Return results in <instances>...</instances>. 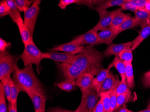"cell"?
<instances>
[{
  "label": "cell",
  "mask_w": 150,
  "mask_h": 112,
  "mask_svg": "<svg viewBox=\"0 0 150 112\" xmlns=\"http://www.w3.org/2000/svg\"><path fill=\"white\" fill-rule=\"evenodd\" d=\"M103 52L99 51L93 46L88 45L77 55L71 63H58L57 67L65 79L76 80L77 77L84 73L96 76L103 69Z\"/></svg>",
  "instance_id": "6da1fadb"
},
{
  "label": "cell",
  "mask_w": 150,
  "mask_h": 112,
  "mask_svg": "<svg viewBox=\"0 0 150 112\" xmlns=\"http://www.w3.org/2000/svg\"><path fill=\"white\" fill-rule=\"evenodd\" d=\"M13 81L20 91L36 93L46 98V92L30 64L20 69L17 65L13 72Z\"/></svg>",
  "instance_id": "7a4b0ae2"
},
{
  "label": "cell",
  "mask_w": 150,
  "mask_h": 112,
  "mask_svg": "<svg viewBox=\"0 0 150 112\" xmlns=\"http://www.w3.org/2000/svg\"><path fill=\"white\" fill-rule=\"evenodd\" d=\"M24 45V50L19 56V58L23 62L25 67L30 64H35L37 66L38 74H40L41 70L40 63L44 59L42 56L44 53L42 52L35 45L33 40V37L31 38L30 41Z\"/></svg>",
  "instance_id": "3957f363"
},
{
  "label": "cell",
  "mask_w": 150,
  "mask_h": 112,
  "mask_svg": "<svg viewBox=\"0 0 150 112\" xmlns=\"http://www.w3.org/2000/svg\"><path fill=\"white\" fill-rule=\"evenodd\" d=\"M19 57L10 53L9 51L0 53V80L11 76L17 65Z\"/></svg>",
  "instance_id": "277c9868"
},
{
  "label": "cell",
  "mask_w": 150,
  "mask_h": 112,
  "mask_svg": "<svg viewBox=\"0 0 150 112\" xmlns=\"http://www.w3.org/2000/svg\"><path fill=\"white\" fill-rule=\"evenodd\" d=\"M99 97V94L94 88L82 95L81 103L75 112H92Z\"/></svg>",
  "instance_id": "5b68a950"
},
{
  "label": "cell",
  "mask_w": 150,
  "mask_h": 112,
  "mask_svg": "<svg viewBox=\"0 0 150 112\" xmlns=\"http://www.w3.org/2000/svg\"><path fill=\"white\" fill-rule=\"evenodd\" d=\"M39 11V5L36 1H34L33 5L24 12V22L29 29L32 37H33L35 30Z\"/></svg>",
  "instance_id": "8992f818"
},
{
  "label": "cell",
  "mask_w": 150,
  "mask_h": 112,
  "mask_svg": "<svg viewBox=\"0 0 150 112\" xmlns=\"http://www.w3.org/2000/svg\"><path fill=\"white\" fill-rule=\"evenodd\" d=\"M121 11H122L121 9H119L112 11H108L105 10L100 12L99 13V22L93 28V29L98 32L99 31H103L108 28L115 16Z\"/></svg>",
  "instance_id": "52a82bcc"
},
{
  "label": "cell",
  "mask_w": 150,
  "mask_h": 112,
  "mask_svg": "<svg viewBox=\"0 0 150 112\" xmlns=\"http://www.w3.org/2000/svg\"><path fill=\"white\" fill-rule=\"evenodd\" d=\"M97 31L92 29L85 34L77 36L75 37L70 43L79 46H83L88 44L93 46L96 44L97 40Z\"/></svg>",
  "instance_id": "ba28073f"
},
{
  "label": "cell",
  "mask_w": 150,
  "mask_h": 112,
  "mask_svg": "<svg viewBox=\"0 0 150 112\" xmlns=\"http://www.w3.org/2000/svg\"><path fill=\"white\" fill-rule=\"evenodd\" d=\"M94 76L90 73H84L77 77L76 80V86L81 89L82 95L93 88Z\"/></svg>",
  "instance_id": "9c48e42d"
},
{
  "label": "cell",
  "mask_w": 150,
  "mask_h": 112,
  "mask_svg": "<svg viewBox=\"0 0 150 112\" xmlns=\"http://www.w3.org/2000/svg\"><path fill=\"white\" fill-rule=\"evenodd\" d=\"M42 56L43 58L51 59L59 63H71L76 58V55L54 51L44 53Z\"/></svg>",
  "instance_id": "30bf717a"
},
{
  "label": "cell",
  "mask_w": 150,
  "mask_h": 112,
  "mask_svg": "<svg viewBox=\"0 0 150 112\" xmlns=\"http://www.w3.org/2000/svg\"><path fill=\"white\" fill-rule=\"evenodd\" d=\"M119 33L114 28L108 27L98 33L97 40L96 44H109L117 36Z\"/></svg>",
  "instance_id": "8fae6325"
},
{
  "label": "cell",
  "mask_w": 150,
  "mask_h": 112,
  "mask_svg": "<svg viewBox=\"0 0 150 112\" xmlns=\"http://www.w3.org/2000/svg\"><path fill=\"white\" fill-rule=\"evenodd\" d=\"M108 45V48L103 52L105 57L112 56H118L121 51L127 47H131L132 42L120 44H114L112 42Z\"/></svg>",
  "instance_id": "7c38bea8"
},
{
  "label": "cell",
  "mask_w": 150,
  "mask_h": 112,
  "mask_svg": "<svg viewBox=\"0 0 150 112\" xmlns=\"http://www.w3.org/2000/svg\"><path fill=\"white\" fill-rule=\"evenodd\" d=\"M84 47V46H79V45H75V44H71L70 42H68V43L55 46V47L49 49V50L53 51H61L68 53L69 54L75 55L76 54H78L82 50H83Z\"/></svg>",
  "instance_id": "4fadbf2b"
},
{
  "label": "cell",
  "mask_w": 150,
  "mask_h": 112,
  "mask_svg": "<svg viewBox=\"0 0 150 112\" xmlns=\"http://www.w3.org/2000/svg\"><path fill=\"white\" fill-rule=\"evenodd\" d=\"M119 82L117 76H114L112 72H109L105 81L101 85L98 92V94L103 92L111 91L115 87L117 86Z\"/></svg>",
  "instance_id": "5bb4252c"
},
{
  "label": "cell",
  "mask_w": 150,
  "mask_h": 112,
  "mask_svg": "<svg viewBox=\"0 0 150 112\" xmlns=\"http://www.w3.org/2000/svg\"><path fill=\"white\" fill-rule=\"evenodd\" d=\"M26 93L33 102L35 112H44L45 111L46 98L30 92H27Z\"/></svg>",
  "instance_id": "9a60e30c"
},
{
  "label": "cell",
  "mask_w": 150,
  "mask_h": 112,
  "mask_svg": "<svg viewBox=\"0 0 150 112\" xmlns=\"http://www.w3.org/2000/svg\"><path fill=\"white\" fill-rule=\"evenodd\" d=\"M149 35H150V21L142 27L141 30L138 36L132 41V50L134 51L136 49Z\"/></svg>",
  "instance_id": "2e32d148"
},
{
  "label": "cell",
  "mask_w": 150,
  "mask_h": 112,
  "mask_svg": "<svg viewBox=\"0 0 150 112\" xmlns=\"http://www.w3.org/2000/svg\"><path fill=\"white\" fill-rule=\"evenodd\" d=\"M16 23L19 29L23 42L24 45H25L30 41V39L32 37L30 31L24 23V21L23 20L21 16H20L17 19Z\"/></svg>",
  "instance_id": "e0dca14e"
},
{
  "label": "cell",
  "mask_w": 150,
  "mask_h": 112,
  "mask_svg": "<svg viewBox=\"0 0 150 112\" xmlns=\"http://www.w3.org/2000/svg\"><path fill=\"white\" fill-rule=\"evenodd\" d=\"M109 67L112 68L115 67L117 70L120 77L121 81L123 82L126 81V66L124 61L120 58L119 56H115L112 62L108 66Z\"/></svg>",
  "instance_id": "ac0fdd59"
},
{
  "label": "cell",
  "mask_w": 150,
  "mask_h": 112,
  "mask_svg": "<svg viewBox=\"0 0 150 112\" xmlns=\"http://www.w3.org/2000/svg\"><path fill=\"white\" fill-rule=\"evenodd\" d=\"M111 68L108 67L106 69H102L96 75V77L94 78L93 81V88L98 93L101 85L103 83L105 79L108 75Z\"/></svg>",
  "instance_id": "d6986e66"
},
{
  "label": "cell",
  "mask_w": 150,
  "mask_h": 112,
  "mask_svg": "<svg viewBox=\"0 0 150 112\" xmlns=\"http://www.w3.org/2000/svg\"><path fill=\"white\" fill-rule=\"evenodd\" d=\"M135 17L139 22V26H144L150 21V10H137L134 11Z\"/></svg>",
  "instance_id": "ffe728a7"
},
{
  "label": "cell",
  "mask_w": 150,
  "mask_h": 112,
  "mask_svg": "<svg viewBox=\"0 0 150 112\" xmlns=\"http://www.w3.org/2000/svg\"><path fill=\"white\" fill-rule=\"evenodd\" d=\"M124 62L126 66V81L129 88L132 89L134 87L135 81L132 63Z\"/></svg>",
  "instance_id": "44dd1931"
},
{
  "label": "cell",
  "mask_w": 150,
  "mask_h": 112,
  "mask_svg": "<svg viewBox=\"0 0 150 112\" xmlns=\"http://www.w3.org/2000/svg\"><path fill=\"white\" fill-rule=\"evenodd\" d=\"M127 1L128 0H108L105 3L97 6L95 8V10L98 12L99 13L102 11L107 10V9H108L110 7L115 6H120Z\"/></svg>",
  "instance_id": "7402d4cb"
},
{
  "label": "cell",
  "mask_w": 150,
  "mask_h": 112,
  "mask_svg": "<svg viewBox=\"0 0 150 112\" xmlns=\"http://www.w3.org/2000/svg\"><path fill=\"white\" fill-rule=\"evenodd\" d=\"M138 26H139V22L138 19L135 17H130L116 29L117 30L120 34V33L124 31L131 29Z\"/></svg>",
  "instance_id": "603a6c76"
},
{
  "label": "cell",
  "mask_w": 150,
  "mask_h": 112,
  "mask_svg": "<svg viewBox=\"0 0 150 112\" xmlns=\"http://www.w3.org/2000/svg\"><path fill=\"white\" fill-rule=\"evenodd\" d=\"M130 17V15L125 14L121 11L115 16L109 27L117 29Z\"/></svg>",
  "instance_id": "cb8c5ba5"
},
{
  "label": "cell",
  "mask_w": 150,
  "mask_h": 112,
  "mask_svg": "<svg viewBox=\"0 0 150 112\" xmlns=\"http://www.w3.org/2000/svg\"><path fill=\"white\" fill-rule=\"evenodd\" d=\"M6 2L10 10L9 15L12 20L14 22H16L17 19L21 16V15L15 0H6Z\"/></svg>",
  "instance_id": "d4e9b609"
},
{
  "label": "cell",
  "mask_w": 150,
  "mask_h": 112,
  "mask_svg": "<svg viewBox=\"0 0 150 112\" xmlns=\"http://www.w3.org/2000/svg\"><path fill=\"white\" fill-rule=\"evenodd\" d=\"M11 104L13 109L17 110V99L19 92H21L13 82L12 79L11 81Z\"/></svg>",
  "instance_id": "484cf974"
},
{
  "label": "cell",
  "mask_w": 150,
  "mask_h": 112,
  "mask_svg": "<svg viewBox=\"0 0 150 112\" xmlns=\"http://www.w3.org/2000/svg\"><path fill=\"white\" fill-rule=\"evenodd\" d=\"M59 88L66 92H71L76 89V83L75 80L65 79V80L56 83Z\"/></svg>",
  "instance_id": "4316f807"
},
{
  "label": "cell",
  "mask_w": 150,
  "mask_h": 112,
  "mask_svg": "<svg viewBox=\"0 0 150 112\" xmlns=\"http://www.w3.org/2000/svg\"><path fill=\"white\" fill-rule=\"evenodd\" d=\"M131 93H126L117 96V105L114 112L123 105L132 101L133 96L131 95Z\"/></svg>",
  "instance_id": "83f0119b"
},
{
  "label": "cell",
  "mask_w": 150,
  "mask_h": 112,
  "mask_svg": "<svg viewBox=\"0 0 150 112\" xmlns=\"http://www.w3.org/2000/svg\"><path fill=\"white\" fill-rule=\"evenodd\" d=\"M11 76H9L5 77L1 80V83L4 88L6 98L9 103H11Z\"/></svg>",
  "instance_id": "f1b7e54d"
},
{
  "label": "cell",
  "mask_w": 150,
  "mask_h": 112,
  "mask_svg": "<svg viewBox=\"0 0 150 112\" xmlns=\"http://www.w3.org/2000/svg\"><path fill=\"white\" fill-rule=\"evenodd\" d=\"M100 99L104 106L105 112H110L111 106V91L99 93Z\"/></svg>",
  "instance_id": "f546056e"
},
{
  "label": "cell",
  "mask_w": 150,
  "mask_h": 112,
  "mask_svg": "<svg viewBox=\"0 0 150 112\" xmlns=\"http://www.w3.org/2000/svg\"><path fill=\"white\" fill-rule=\"evenodd\" d=\"M137 10H150V0H129Z\"/></svg>",
  "instance_id": "4dcf8cb0"
},
{
  "label": "cell",
  "mask_w": 150,
  "mask_h": 112,
  "mask_svg": "<svg viewBox=\"0 0 150 112\" xmlns=\"http://www.w3.org/2000/svg\"><path fill=\"white\" fill-rule=\"evenodd\" d=\"M119 57L125 62L132 63L133 60V50L131 47H128L120 53Z\"/></svg>",
  "instance_id": "1f68e13d"
},
{
  "label": "cell",
  "mask_w": 150,
  "mask_h": 112,
  "mask_svg": "<svg viewBox=\"0 0 150 112\" xmlns=\"http://www.w3.org/2000/svg\"><path fill=\"white\" fill-rule=\"evenodd\" d=\"M6 96L4 88L2 83H0V112H8V107L7 106Z\"/></svg>",
  "instance_id": "d6a6232c"
},
{
  "label": "cell",
  "mask_w": 150,
  "mask_h": 112,
  "mask_svg": "<svg viewBox=\"0 0 150 112\" xmlns=\"http://www.w3.org/2000/svg\"><path fill=\"white\" fill-rule=\"evenodd\" d=\"M19 11L25 12L34 2V0H15Z\"/></svg>",
  "instance_id": "836d02e7"
},
{
  "label": "cell",
  "mask_w": 150,
  "mask_h": 112,
  "mask_svg": "<svg viewBox=\"0 0 150 112\" xmlns=\"http://www.w3.org/2000/svg\"><path fill=\"white\" fill-rule=\"evenodd\" d=\"M126 93H131L130 88L128 87L127 81L123 82L121 81L118 83L117 88V96Z\"/></svg>",
  "instance_id": "e575fe53"
},
{
  "label": "cell",
  "mask_w": 150,
  "mask_h": 112,
  "mask_svg": "<svg viewBox=\"0 0 150 112\" xmlns=\"http://www.w3.org/2000/svg\"><path fill=\"white\" fill-rule=\"evenodd\" d=\"M117 86L115 87L111 91V106H110V112H114L117 105Z\"/></svg>",
  "instance_id": "d590c367"
},
{
  "label": "cell",
  "mask_w": 150,
  "mask_h": 112,
  "mask_svg": "<svg viewBox=\"0 0 150 112\" xmlns=\"http://www.w3.org/2000/svg\"><path fill=\"white\" fill-rule=\"evenodd\" d=\"M10 10L6 0H2L0 2V17H4L9 15Z\"/></svg>",
  "instance_id": "8d00e7d4"
},
{
  "label": "cell",
  "mask_w": 150,
  "mask_h": 112,
  "mask_svg": "<svg viewBox=\"0 0 150 112\" xmlns=\"http://www.w3.org/2000/svg\"><path fill=\"white\" fill-rule=\"evenodd\" d=\"M142 83L145 88H150V71L144 74L142 77Z\"/></svg>",
  "instance_id": "74e56055"
},
{
  "label": "cell",
  "mask_w": 150,
  "mask_h": 112,
  "mask_svg": "<svg viewBox=\"0 0 150 112\" xmlns=\"http://www.w3.org/2000/svg\"><path fill=\"white\" fill-rule=\"evenodd\" d=\"M73 3L77 4V1L76 0H60L59 1V6L62 10H65L67 6Z\"/></svg>",
  "instance_id": "f35d334b"
},
{
  "label": "cell",
  "mask_w": 150,
  "mask_h": 112,
  "mask_svg": "<svg viewBox=\"0 0 150 112\" xmlns=\"http://www.w3.org/2000/svg\"><path fill=\"white\" fill-rule=\"evenodd\" d=\"M10 42H7L4 39L0 38V53H3L7 51V49L11 47Z\"/></svg>",
  "instance_id": "ab89813d"
},
{
  "label": "cell",
  "mask_w": 150,
  "mask_h": 112,
  "mask_svg": "<svg viewBox=\"0 0 150 112\" xmlns=\"http://www.w3.org/2000/svg\"><path fill=\"white\" fill-rule=\"evenodd\" d=\"M120 7L121 8L120 9L122 10H132L134 12L137 10L136 8H135L134 6L131 4L129 0H128L122 5H121L120 6Z\"/></svg>",
  "instance_id": "60d3db41"
},
{
  "label": "cell",
  "mask_w": 150,
  "mask_h": 112,
  "mask_svg": "<svg viewBox=\"0 0 150 112\" xmlns=\"http://www.w3.org/2000/svg\"><path fill=\"white\" fill-rule=\"evenodd\" d=\"M93 112H105L104 106L102 101L100 100L95 105L94 109L93 110Z\"/></svg>",
  "instance_id": "b9f144b4"
},
{
  "label": "cell",
  "mask_w": 150,
  "mask_h": 112,
  "mask_svg": "<svg viewBox=\"0 0 150 112\" xmlns=\"http://www.w3.org/2000/svg\"><path fill=\"white\" fill-rule=\"evenodd\" d=\"M93 0H78L77 4L86 5L89 8H93Z\"/></svg>",
  "instance_id": "7bdbcfd3"
},
{
  "label": "cell",
  "mask_w": 150,
  "mask_h": 112,
  "mask_svg": "<svg viewBox=\"0 0 150 112\" xmlns=\"http://www.w3.org/2000/svg\"><path fill=\"white\" fill-rule=\"evenodd\" d=\"M116 112H132L133 111L132 110H129L126 107V104H124L122 106L120 107V108L117 109L116 110Z\"/></svg>",
  "instance_id": "ee69618b"
},
{
  "label": "cell",
  "mask_w": 150,
  "mask_h": 112,
  "mask_svg": "<svg viewBox=\"0 0 150 112\" xmlns=\"http://www.w3.org/2000/svg\"><path fill=\"white\" fill-rule=\"evenodd\" d=\"M108 0H93V6H95V5H97V6H99V5L105 3Z\"/></svg>",
  "instance_id": "f6af8a7d"
},
{
  "label": "cell",
  "mask_w": 150,
  "mask_h": 112,
  "mask_svg": "<svg viewBox=\"0 0 150 112\" xmlns=\"http://www.w3.org/2000/svg\"><path fill=\"white\" fill-rule=\"evenodd\" d=\"M8 110L9 112H18L17 110H16L15 109H13L12 106L11 104L9 103L8 106Z\"/></svg>",
  "instance_id": "bcb514c9"
},
{
  "label": "cell",
  "mask_w": 150,
  "mask_h": 112,
  "mask_svg": "<svg viewBox=\"0 0 150 112\" xmlns=\"http://www.w3.org/2000/svg\"><path fill=\"white\" fill-rule=\"evenodd\" d=\"M140 112H150V109L146 108L144 110H141V111H139Z\"/></svg>",
  "instance_id": "7dc6e473"
},
{
  "label": "cell",
  "mask_w": 150,
  "mask_h": 112,
  "mask_svg": "<svg viewBox=\"0 0 150 112\" xmlns=\"http://www.w3.org/2000/svg\"><path fill=\"white\" fill-rule=\"evenodd\" d=\"M34 1H36L39 5L40 4V2H41V1H42V0H34Z\"/></svg>",
  "instance_id": "c3c4849f"
},
{
  "label": "cell",
  "mask_w": 150,
  "mask_h": 112,
  "mask_svg": "<svg viewBox=\"0 0 150 112\" xmlns=\"http://www.w3.org/2000/svg\"><path fill=\"white\" fill-rule=\"evenodd\" d=\"M146 108L147 109H150V102H149V104H148V105H147V107Z\"/></svg>",
  "instance_id": "681fc988"
},
{
  "label": "cell",
  "mask_w": 150,
  "mask_h": 112,
  "mask_svg": "<svg viewBox=\"0 0 150 112\" xmlns=\"http://www.w3.org/2000/svg\"><path fill=\"white\" fill-rule=\"evenodd\" d=\"M76 1H77V3H78V0H76Z\"/></svg>",
  "instance_id": "f907efd6"
}]
</instances>
